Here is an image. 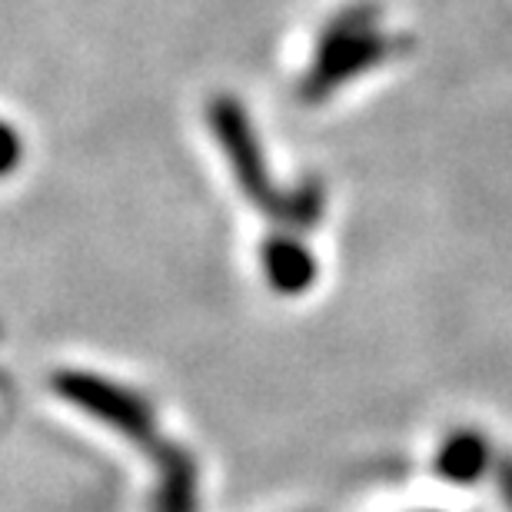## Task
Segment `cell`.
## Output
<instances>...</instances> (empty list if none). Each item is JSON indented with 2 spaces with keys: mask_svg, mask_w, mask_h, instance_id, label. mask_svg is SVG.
I'll use <instances>...</instances> for the list:
<instances>
[{
  "mask_svg": "<svg viewBox=\"0 0 512 512\" xmlns=\"http://www.w3.org/2000/svg\"><path fill=\"white\" fill-rule=\"evenodd\" d=\"M54 386L60 396H67L74 406L87 409L100 423L120 429L130 443L150 449L153 466H157L160 476L157 512H197V466H193V459L180 446L167 443L157 433L147 399L133 396L130 389L117 383H104L100 376L90 373H60L54 376Z\"/></svg>",
  "mask_w": 512,
  "mask_h": 512,
  "instance_id": "1",
  "label": "cell"
},
{
  "mask_svg": "<svg viewBox=\"0 0 512 512\" xmlns=\"http://www.w3.org/2000/svg\"><path fill=\"white\" fill-rule=\"evenodd\" d=\"M210 124L217 130V137L227 150V160L233 173H237L243 193L260 207L263 213H273L280 223H290V227H313L320 220V213L326 207L323 187L310 183L306 190H300L296 197H283L276 193L273 180L266 177L263 170V157L260 147H256V137L243 117V110L233 104V100H217L210 107Z\"/></svg>",
  "mask_w": 512,
  "mask_h": 512,
  "instance_id": "2",
  "label": "cell"
},
{
  "mask_svg": "<svg viewBox=\"0 0 512 512\" xmlns=\"http://www.w3.org/2000/svg\"><path fill=\"white\" fill-rule=\"evenodd\" d=\"M393 47L396 44L389 40L386 30H380V10H373L370 4L343 10L326 27V34L320 40L316 64L303 80V97L306 100L330 97L340 80L383 64L393 54Z\"/></svg>",
  "mask_w": 512,
  "mask_h": 512,
  "instance_id": "3",
  "label": "cell"
},
{
  "mask_svg": "<svg viewBox=\"0 0 512 512\" xmlns=\"http://www.w3.org/2000/svg\"><path fill=\"white\" fill-rule=\"evenodd\" d=\"M263 270L273 290L280 293H303L316 280V263L296 240L273 237L263 243Z\"/></svg>",
  "mask_w": 512,
  "mask_h": 512,
  "instance_id": "4",
  "label": "cell"
},
{
  "mask_svg": "<svg viewBox=\"0 0 512 512\" xmlns=\"http://www.w3.org/2000/svg\"><path fill=\"white\" fill-rule=\"evenodd\" d=\"M486 466V443L473 433H453L439 449V459H436V469L443 473L446 479L453 483H469L483 473Z\"/></svg>",
  "mask_w": 512,
  "mask_h": 512,
  "instance_id": "5",
  "label": "cell"
},
{
  "mask_svg": "<svg viewBox=\"0 0 512 512\" xmlns=\"http://www.w3.org/2000/svg\"><path fill=\"white\" fill-rule=\"evenodd\" d=\"M20 153H24V147H20V137L14 133V127L0 124V177H7V173L17 167Z\"/></svg>",
  "mask_w": 512,
  "mask_h": 512,
  "instance_id": "6",
  "label": "cell"
}]
</instances>
